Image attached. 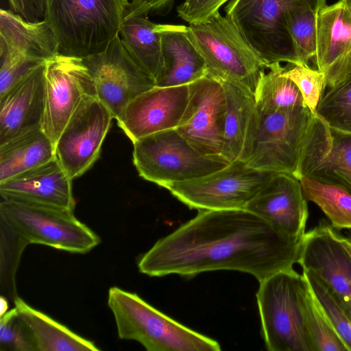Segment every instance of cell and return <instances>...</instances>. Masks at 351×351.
Here are the masks:
<instances>
[{"label": "cell", "instance_id": "6da1fadb", "mask_svg": "<svg viewBox=\"0 0 351 351\" xmlns=\"http://www.w3.org/2000/svg\"><path fill=\"white\" fill-rule=\"evenodd\" d=\"M300 247L301 237L282 233L245 208L199 210L157 241L139 259L138 268L152 277L238 271L260 282L298 263Z\"/></svg>", "mask_w": 351, "mask_h": 351}, {"label": "cell", "instance_id": "7a4b0ae2", "mask_svg": "<svg viewBox=\"0 0 351 351\" xmlns=\"http://www.w3.org/2000/svg\"><path fill=\"white\" fill-rule=\"evenodd\" d=\"M45 20L59 53L84 58L104 51L119 35L128 0H45Z\"/></svg>", "mask_w": 351, "mask_h": 351}, {"label": "cell", "instance_id": "3957f363", "mask_svg": "<svg viewBox=\"0 0 351 351\" xmlns=\"http://www.w3.org/2000/svg\"><path fill=\"white\" fill-rule=\"evenodd\" d=\"M118 337L148 351H219V343L176 322L136 293L117 287L108 294Z\"/></svg>", "mask_w": 351, "mask_h": 351}, {"label": "cell", "instance_id": "277c9868", "mask_svg": "<svg viewBox=\"0 0 351 351\" xmlns=\"http://www.w3.org/2000/svg\"><path fill=\"white\" fill-rule=\"evenodd\" d=\"M187 30L205 62L207 75L254 93L267 66L227 16L217 12L204 22L189 24Z\"/></svg>", "mask_w": 351, "mask_h": 351}, {"label": "cell", "instance_id": "5b68a950", "mask_svg": "<svg viewBox=\"0 0 351 351\" xmlns=\"http://www.w3.org/2000/svg\"><path fill=\"white\" fill-rule=\"evenodd\" d=\"M302 274L282 269L259 282L256 299L262 335L269 351H313L300 296Z\"/></svg>", "mask_w": 351, "mask_h": 351}, {"label": "cell", "instance_id": "8992f818", "mask_svg": "<svg viewBox=\"0 0 351 351\" xmlns=\"http://www.w3.org/2000/svg\"><path fill=\"white\" fill-rule=\"evenodd\" d=\"M132 143L133 162L139 176L165 189L228 165L198 152L176 129L154 133Z\"/></svg>", "mask_w": 351, "mask_h": 351}, {"label": "cell", "instance_id": "52a82bcc", "mask_svg": "<svg viewBox=\"0 0 351 351\" xmlns=\"http://www.w3.org/2000/svg\"><path fill=\"white\" fill-rule=\"evenodd\" d=\"M0 221L28 244L85 254L100 243L99 236L69 210L3 199Z\"/></svg>", "mask_w": 351, "mask_h": 351}, {"label": "cell", "instance_id": "ba28073f", "mask_svg": "<svg viewBox=\"0 0 351 351\" xmlns=\"http://www.w3.org/2000/svg\"><path fill=\"white\" fill-rule=\"evenodd\" d=\"M302 0H230L225 8L248 45L268 66L274 62L299 64L290 34L287 12Z\"/></svg>", "mask_w": 351, "mask_h": 351}, {"label": "cell", "instance_id": "9c48e42d", "mask_svg": "<svg viewBox=\"0 0 351 351\" xmlns=\"http://www.w3.org/2000/svg\"><path fill=\"white\" fill-rule=\"evenodd\" d=\"M315 114L306 105L260 112L259 130L246 165L298 178L302 154Z\"/></svg>", "mask_w": 351, "mask_h": 351}, {"label": "cell", "instance_id": "30bf717a", "mask_svg": "<svg viewBox=\"0 0 351 351\" xmlns=\"http://www.w3.org/2000/svg\"><path fill=\"white\" fill-rule=\"evenodd\" d=\"M271 173L238 161L166 189L181 202L198 210L242 209L256 196Z\"/></svg>", "mask_w": 351, "mask_h": 351}, {"label": "cell", "instance_id": "8fae6325", "mask_svg": "<svg viewBox=\"0 0 351 351\" xmlns=\"http://www.w3.org/2000/svg\"><path fill=\"white\" fill-rule=\"evenodd\" d=\"M59 53L58 42L45 20L34 23L0 10V95L34 67Z\"/></svg>", "mask_w": 351, "mask_h": 351}, {"label": "cell", "instance_id": "7c38bea8", "mask_svg": "<svg viewBox=\"0 0 351 351\" xmlns=\"http://www.w3.org/2000/svg\"><path fill=\"white\" fill-rule=\"evenodd\" d=\"M82 59L93 80L97 97L116 120L130 101L156 86L119 35L104 51Z\"/></svg>", "mask_w": 351, "mask_h": 351}, {"label": "cell", "instance_id": "4fadbf2b", "mask_svg": "<svg viewBox=\"0 0 351 351\" xmlns=\"http://www.w3.org/2000/svg\"><path fill=\"white\" fill-rule=\"evenodd\" d=\"M97 96L82 58L58 53L45 63L42 129L56 145L81 101Z\"/></svg>", "mask_w": 351, "mask_h": 351}, {"label": "cell", "instance_id": "5bb4252c", "mask_svg": "<svg viewBox=\"0 0 351 351\" xmlns=\"http://www.w3.org/2000/svg\"><path fill=\"white\" fill-rule=\"evenodd\" d=\"M114 117L97 96L79 104L56 145V156L73 180L85 173L99 156Z\"/></svg>", "mask_w": 351, "mask_h": 351}, {"label": "cell", "instance_id": "9a60e30c", "mask_svg": "<svg viewBox=\"0 0 351 351\" xmlns=\"http://www.w3.org/2000/svg\"><path fill=\"white\" fill-rule=\"evenodd\" d=\"M298 264L330 289L351 318V258L328 220L321 219L302 236Z\"/></svg>", "mask_w": 351, "mask_h": 351}, {"label": "cell", "instance_id": "2e32d148", "mask_svg": "<svg viewBox=\"0 0 351 351\" xmlns=\"http://www.w3.org/2000/svg\"><path fill=\"white\" fill-rule=\"evenodd\" d=\"M189 89L187 107L176 129L202 154L225 161L221 151L226 97L221 82L206 75L189 84Z\"/></svg>", "mask_w": 351, "mask_h": 351}, {"label": "cell", "instance_id": "e0dca14e", "mask_svg": "<svg viewBox=\"0 0 351 351\" xmlns=\"http://www.w3.org/2000/svg\"><path fill=\"white\" fill-rule=\"evenodd\" d=\"M302 176L351 192V134L332 129L315 114L299 166Z\"/></svg>", "mask_w": 351, "mask_h": 351}, {"label": "cell", "instance_id": "ac0fdd59", "mask_svg": "<svg viewBox=\"0 0 351 351\" xmlns=\"http://www.w3.org/2000/svg\"><path fill=\"white\" fill-rule=\"evenodd\" d=\"M189 98V84L155 86L128 103L117 119V124L132 143L154 133L176 129Z\"/></svg>", "mask_w": 351, "mask_h": 351}, {"label": "cell", "instance_id": "d6986e66", "mask_svg": "<svg viewBox=\"0 0 351 351\" xmlns=\"http://www.w3.org/2000/svg\"><path fill=\"white\" fill-rule=\"evenodd\" d=\"M307 202L298 178L289 173H271L245 209L282 233L300 238L308 219Z\"/></svg>", "mask_w": 351, "mask_h": 351}, {"label": "cell", "instance_id": "ffe728a7", "mask_svg": "<svg viewBox=\"0 0 351 351\" xmlns=\"http://www.w3.org/2000/svg\"><path fill=\"white\" fill-rule=\"evenodd\" d=\"M312 60L324 75L326 88L351 75V10L340 0L325 5L318 12Z\"/></svg>", "mask_w": 351, "mask_h": 351}, {"label": "cell", "instance_id": "44dd1931", "mask_svg": "<svg viewBox=\"0 0 351 351\" xmlns=\"http://www.w3.org/2000/svg\"><path fill=\"white\" fill-rule=\"evenodd\" d=\"M72 179L56 156L36 167L0 182L3 199L73 211Z\"/></svg>", "mask_w": 351, "mask_h": 351}, {"label": "cell", "instance_id": "7402d4cb", "mask_svg": "<svg viewBox=\"0 0 351 351\" xmlns=\"http://www.w3.org/2000/svg\"><path fill=\"white\" fill-rule=\"evenodd\" d=\"M46 62L0 95V144L42 128Z\"/></svg>", "mask_w": 351, "mask_h": 351}, {"label": "cell", "instance_id": "603a6c76", "mask_svg": "<svg viewBox=\"0 0 351 351\" xmlns=\"http://www.w3.org/2000/svg\"><path fill=\"white\" fill-rule=\"evenodd\" d=\"M226 97L221 158L246 162L250 158L261 122L254 94L237 84L221 82Z\"/></svg>", "mask_w": 351, "mask_h": 351}, {"label": "cell", "instance_id": "cb8c5ba5", "mask_svg": "<svg viewBox=\"0 0 351 351\" xmlns=\"http://www.w3.org/2000/svg\"><path fill=\"white\" fill-rule=\"evenodd\" d=\"M162 69L156 86L189 84L207 75L205 62L189 38L185 25L158 24Z\"/></svg>", "mask_w": 351, "mask_h": 351}, {"label": "cell", "instance_id": "d4e9b609", "mask_svg": "<svg viewBox=\"0 0 351 351\" xmlns=\"http://www.w3.org/2000/svg\"><path fill=\"white\" fill-rule=\"evenodd\" d=\"M152 10V6L145 1L129 2L123 15L119 34L129 53L156 84L162 72V61L158 24L148 19Z\"/></svg>", "mask_w": 351, "mask_h": 351}, {"label": "cell", "instance_id": "484cf974", "mask_svg": "<svg viewBox=\"0 0 351 351\" xmlns=\"http://www.w3.org/2000/svg\"><path fill=\"white\" fill-rule=\"evenodd\" d=\"M14 304L19 317L30 332L36 351L99 350L94 343L34 308L19 296Z\"/></svg>", "mask_w": 351, "mask_h": 351}, {"label": "cell", "instance_id": "4316f807", "mask_svg": "<svg viewBox=\"0 0 351 351\" xmlns=\"http://www.w3.org/2000/svg\"><path fill=\"white\" fill-rule=\"evenodd\" d=\"M55 157V145L41 128L16 136L0 144V182Z\"/></svg>", "mask_w": 351, "mask_h": 351}, {"label": "cell", "instance_id": "83f0119b", "mask_svg": "<svg viewBox=\"0 0 351 351\" xmlns=\"http://www.w3.org/2000/svg\"><path fill=\"white\" fill-rule=\"evenodd\" d=\"M300 296L304 325L313 351H351L330 319L302 271Z\"/></svg>", "mask_w": 351, "mask_h": 351}, {"label": "cell", "instance_id": "f1b7e54d", "mask_svg": "<svg viewBox=\"0 0 351 351\" xmlns=\"http://www.w3.org/2000/svg\"><path fill=\"white\" fill-rule=\"evenodd\" d=\"M299 180L306 199L320 208L333 228L351 230V192L306 176Z\"/></svg>", "mask_w": 351, "mask_h": 351}, {"label": "cell", "instance_id": "f546056e", "mask_svg": "<svg viewBox=\"0 0 351 351\" xmlns=\"http://www.w3.org/2000/svg\"><path fill=\"white\" fill-rule=\"evenodd\" d=\"M268 69L261 75L254 93L260 112L306 105L296 85L282 74L285 67L280 63H271Z\"/></svg>", "mask_w": 351, "mask_h": 351}, {"label": "cell", "instance_id": "4dcf8cb0", "mask_svg": "<svg viewBox=\"0 0 351 351\" xmlns=\"http://www.w3.org/2000/svg\"><path fill=\"white\" fill-rule=\"evenodd\" d=\"M326 0H302L287 12V23L299 62L308 64L315 55L317 17Z\"/></svg>", "mask_w": 351, "mask_h": 351}, {"label": "cell", "instance_id": "1f68e13d", "mask_svg": "<svg viewBox=\"0 0 351 351\" xmlns=\"http://www.w3.org/2000/svg\"><path fill=\"white\" fill-rule=\"evenodd\" d=\"M315 114L332 129L351 134V75L325 88Z\"/></svg>", "mask_w": 351, "mask_h": 351}, {"label": "cell", "instance_id": "d6a6232c", "mask_svg": "<svg viewBox=\"0 0 351 351\" xmlns=\"http://www.w3.org/2000/svg\"><path fill=\"white\" fill-rule=\"evenodd\" d=\"M1 221V284L7 296L14 300L16 293L15 274L23 251L28 243Z\"/></svg>", "mask_w": 351, "mask_h": 351}, {"label": "cell", "instance_id": "836d02e7", "mask_svg": "<svg viewBox=\"0 0 351 351\" xmlns=\"http://www.w3.org/2000/svg\"><path fill=\"white\" fill-rule=\"evenodd\" d=\"M299 89L304 104L314 113L326 88L324 75L304 64L285 66L282 73Z\"/></svg>", "mask_w": 351, "mask_h": 351}, {"label": "cell", "instance_id": "e575fe53", "mask_svg": "<svg viewBox=\"0 0 351 351\" xmlns=\"http://www.w3.org/2000/svg\"><path fill=\"white\" fill-rule=\"evenodd\" d=\"M0 350L36 351L30 332L15 308L0 316Z\"/></svg>", "mask_w": 351, "mask_h": 351}, {"label": "cell", "instance_id": "d590c367", "mask_svg": "<svg viewBox=\"0 0 351 351\" xmlns=\"http://www.w3.org/2000/svg\"><path fill=\"white\" fill-rule=\"evenodd\" d=\"M306 272L315 294L330 319L351 349V318L338 298L330 289L316 276Z\"/></svg>", "mask_w": 351, "mask_h": 351}, {"label": "cell", "instance_id": "8d00e7d4", "mask_svg": "<svg viewBox=\"0 0 351 351\" xmlns=\"http://www.w3.org/2000/svg\"><path fill=\"white\" fill-rule=\"evenodd\" d=\"M230 0H185L178 7V16L189 24L199 23L210 19L219 8Z\"/></svg>", "mask_w": 351, "mask_h": 351}, {"label": "cell", "instance_id": "74e56055", "mask_svg": "<svg viewBox=\"0 0 351 351\" xmlns=\"http://www.w3.org/2000/svg\"><path fill=\"white\" fill-rule=\"evenodd\" d=\"M12 12L29 22L45 20V0H8Z\"/></svg>", "mask_w": 351, "mask_h": 351}, {"label": "cell", "instance_id": "f35d334b", "mask_svg": "<svg viewBox=\"0 0 351 351\" xmlns=\"http://www.w3.org/2000/svg\"><path fill=\"white\" fill-rule=\"evenodd\" d=\"M151 4L152 10H159L167 7L173 0H143Z\"/></svg>", "mask_w": 351, "mask_h": 351}, {"label": "cell", "instance_id": "ab89813d", "mask_svg": "<svg viewBox=\"0 0 351 351\" xmlns=\"http://www.w3.org/2000/svg\"><path fill=\"white\" fill-rule=\"evenodd\" d=\"M339 239L351 258V232H348L346 234H342L339 232Z\"/></svg>", "mask_w": 351, "mask_h": 351}, {"label": "cell", "instance_id": "60d3db41", "mask_svg": "<svg viewBox=\"0 0 351 351\" xmlns=\"http://www.w3.org/2000/svg\"><path fill=\"white\" fill-rule=\"evenodd\" d=\"M8 304L6 298L3 295L0 297V316L4 315L8 311Z\"/></svg>", "mask_w": 351, "mask_h": 351}, {"label": "cell", "instance_id": "b9f144b4", "mask_svg": "<svg viewBox=\"0 0 351 351\" xmlns=\"http://www.w3.org/2000/svg\"><path fill=\"white\" fill-rule=\"evenodd\" d=\"M343 1L347 7L351 10V0H340Z\"/></svg>", "mask_w": 351, "mask_h": 351}]
</instances>
